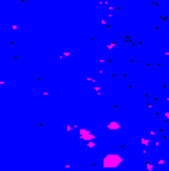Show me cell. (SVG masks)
<instances>
[{"label": "cell", "mask_w": 169, "mask_h": 171, "mask_svg": "<svg viewBox=\"0 0 169 171\" xmlns=\"http://www.w3.org/2000/svg\"><path fill=\"white\" fill-rule=\"evenodd\" d=\"M80 137H82V138H87L89 142H93V135H91L89 131H86V129H80Z\"/></svg>", "instance_id": "obj_2"}, {"label": "cell", "mask_w": 169, "mask_h": 171, "mask_svg": "<svg viewBox=\"0 0 169 171\" xmlns=\"http://www.w3.org/2000/svg\"><path fill=\"white\" fill-rule=\"evenodd\" d=\"M107 127H109V129H118V127H120V124H116V122H109V124H107Z\"/></svg>", "instance_id": "obj_3"}, {"label": "cell", "mask_w": 169, "mask_h": 171, "mask_svg": "<svg viewBox=\"0 0 169 171\" xmlns=\"http://www.w3.org/2000/svg\"><path fill=\"white\" fill-rule=\"evenodd\" d=\"M102 164H104L106 169H109V168H118V166L122 164V156H120V155H106Z\"/></svg>", "instance_id": "obj_1"}]
</instances>
